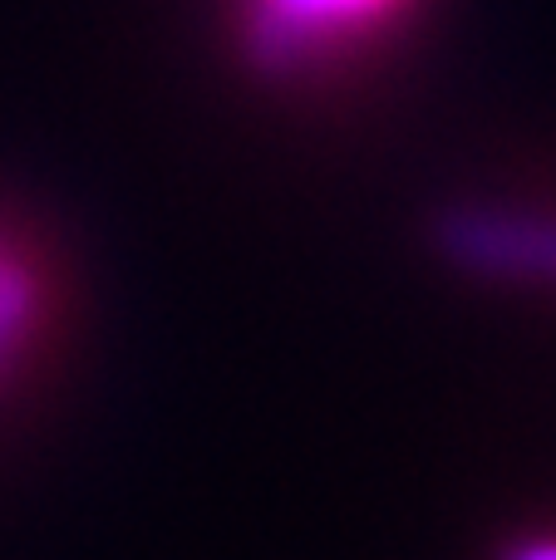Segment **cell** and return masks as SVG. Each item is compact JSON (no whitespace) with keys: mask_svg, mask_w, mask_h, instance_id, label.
<instances>
[{"mask_svg":"<svg viewBox=\"0 0 556 560\" xmlns=\"http://www.w3.org/2000/svg\"><path fill=\"white\" fill-rule=\"evenodd\" d=\"M404 0H252V39L271 59H301L374 30Z\"/></svg>","mask_w":556,"mask_h":560,"instance_id":"6da1fadb","label":"cell"},{"mask_svg":"<svg viewBox=\"0 0 556 560\" xmlns=\"http://www.w3.org/2000/svg\"><path fill=\"white\" fill-rule=\"evenodd\" d=\"M39 325H45V280H39V266L25 256V246L0 236V378L15 369V359L30 349Z\"/></svg>","mask_w":556,"mask_h":560,"instance_id":"3957f363","label":"cell"},{"mask_svg":"<svg viewBox=\"0 0 556 560\" xmlns=\"http://www.w3.org/2000/svg\"><path fill=\"white\" fill-rule=\"evenodd\" d=\"M508 560H556V541H528V546H518Z\"/></svg>","mask_w":556,"mask_h":560,"instance_id":"277c9868","label":"cell"},{"mask_svg":"<svg viewBox=\"0 0 556 560\" xmlns=\"http://www.w3.org/2000/svg\"><path fill=\"white\" fill-rule=\"evenodd\" d=\"M449 252L468 261L473 271L556 280V222L468 212L449 222Z\"/></svg>","mask_w":556,"mask_h":560,"instance_id":"7a4b0ae2","label":"cell"}]
</instances>
